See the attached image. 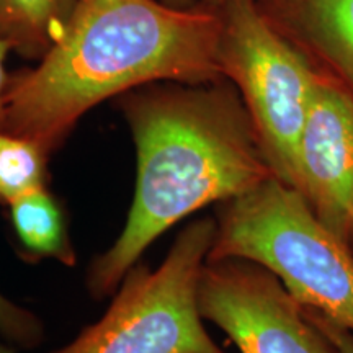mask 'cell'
Returning a JSON list of instances; mask_svg holds the SVG:
<instances>
[{
  "label": "cell",
  "instance_id": "1",
  "mask_svg": "<svg viewBox=\"0 0 353 353\" xmlns=\"http://www.w3.org/2000/svg\"><path fill=\"white\" fill-rule=\"evenodd\" d=\"M117 107L134 143V195L121 232L85 272L94 299L113 296L169 229L272 176L249 112L228 79L148 83L117 97Z\"/></svg>",
  "mask_w": 353,
  "mask_h": 353
},
{
  "label": "cell",
  "instance_id": "2",
  "mask_svg": "<svg viewBox=\"0 0 353 353\" xmlns=\"http://www.w3.org/2000/svg\"><path fill=\"white\" fill-rule=\"evenodd\" d=\"M218 8L162 0H79L61 38L34 68L10 74L0 128L54 154L83 114L154 82L224 79Z\"/></svg>",
  "mask_w": 353,
  "mask_h": 353
},
{
  "label": "cell",
  "instance_id": "3",
  "mask_svg": "<svg viewBox=\"0 0 353 353\" xmlns=\"http://www.w3.org/2000/svg\"><path fill=\"white\" fill-rule=\"evenodd\" d=\"M208 259H245L270 270L303 306L353 334V252L296 188L268 176L214 206Z\"/></svg>",
  "mask_w": 353,
  "mask_h": 353
},
{
  "label": "cell",
  "instance_id": "4",
  "mask_svg": "<svg viewBox=\"0 0 353 353\" xmlns=\"http://www.w3.org/2000/svg\"><path fill=\"white\" fill-rule=\"evenodd\" d=\"M214 232L213 214L185 224L157 268L136 263L105 314L46 353H226L208 334L198 306Z\"/></svg>",
  "mask_w": 353,
  "mask_h": 353
},
{
  "label": "cell",
  "instance_id": "5",
  "mask_svg": "<svg viewBox=\"0 0 353 353\" xmlns=\"http://www.w3.org/2000/svg\"><path fill=\"white\" fill-rule=\"evenodd\" d=\"M218 12L221 74L239 92L272 175L299 192V139L319 72L257 0H228Z\"/></svg>",
  "mask_w": 353,
  "mask_h": 353
},
{
  "label": "cell",
  "instance_id": "6",
  "mask_svg": "<svg viewBox=\"0 0 353 353\" xmlns=\"http://www.w3.org/2000/svg\"><path fill=\"white\" fill-rule=\"evenodd\" d=\"M198 306L241 353H335L306 307L252 260L208 259Z\"/></svg>",
  "mask_w": 353,
  "mask_h": 353
},
{
  "label": "cell",
  "instance_id": "7",
  "mask_svg": "<svg viewBox=\"0 0 353 353\" xmlns=\"http://www.w3.org/2000/svg\"><path fill=\"white\" fill-rule=\"evenodd\" d=\"M299 193L348 244L353 231V99L317 76L298 148Z\"/></svg>",
  "mask_w": 353,
  "mask_h": 353
},
{
  "label": "cell",
  "instance_id": "8",
  "mask_svg": "<svg viewBox=\"0 0 353 353\" xmlns=\"http://www.w3.org/2000/svg\"><path fill=\"white\" fill-rule=\"evenodd\" d=\"M265 19L353 99V0H257Z\"/></svg>",
  "mask_w": 353,
  "mask_h": 353
},
{
  "label": "cell",
  "instance_id": "9",
  "mask_svg": "<svg viewBox=\"0 0 353 353\" xmlns=\"http://www.w3.org/2000/svg\"><path fill=\"white\" fill-rule=\"evenodd\" d=\"M13 237L28 262L56 260L76 267L77 252L70 239L63 203L50 187L33 190L7 206Z\"/></svg>",
  "mask_w": 353,
  "mask_h": 353
},
{
  "label": "cell",
  "instance_id": "10",
  "mask_svg": "<svg viewBox=\"0 0 353 353\" xmlns=\"http://www.w3.org/2000/svg\"><path fill=\"white\" fill-rule=\"evenodd\" d=\"M79 0H0V38L25 59H37L68 28Z\"/></svg>",
  "mask_w": 353,
  "mask_h": 353
},
{
  "label": "cell",
  "instance_id": "11",
  "mask_svg": "<svg viewBox=\"0 0 353 353\" xmlns=\"http://www.w3.org/2000/svg\"><path fill=\"white\" fill-rule=\"evenodd\" d=\"M51 154L37 141L0 128V205L50 187Z\"/></svg>",
  "mask_w": 353,
  "mask_h": 353
},
{
  "label": "cell",
  "instance_id": "12",
  "mask_svg": "<svg viewBox=\"0 0 353 353\" xmlns=\"http://www.w3.org/2000/svg\"><path fill=\"white\" fill-rule=\"evenodd\" d=\"M0 337L19 350H34L46 339V327L37 312L0 293Z\"/></svg>",
  "mask_w": 353,
  "mask_h": 353
},
{
  "label": "cell",
  "instance_id": "13",
  "mask_svg": "<svg viewBox=\"0 0 353 353\" xmlns=\"http://www.w3.org/2000/svg\"><path fill=\"white\" fill-rule=\"evenodd\" d=\"M306 311L312 322L319 327L321 332L327 337V341L334 347L335 353H353V334L350 330L341 327L334 321L327 319V317L319 314V312L312 311V309L306 307Z\"/></svg>",
  "mask_w": 353,
  "mask_h": 353
},
{
  "label": "cell",
  "instance_id": "14",
  "mask_svg": "<svg viewBox=\"0 0 353 353\" xmlns=\"http://www.w3.org/2000/svg\"><path fill=\"white\" fill-rule=\"evenodd\" d=\"M10 51H12L10 44H8L6 39L0 38V125H2L3 110H6L7 88H8V82H10V74H8L6 69V59Z\"/></svg>",
  "mask_w": 353,
  "mask_h": 353
},
{
  "label": "cell",
  "instance_id": "15",
  "mask_svg": "<svg viewBox=\"0 0 353 353\" xmlns=\"http://www.w3.org/2000/svg\"><path fill=\"white\" fill-rule=\"evenodd\" d=\"M162 2L175 8H192L198 6V0H162Z\"/></svg>",
  "mask_w": 353,
  "mask_h": 353
},
{
  "label": "cell",
  "instance_id": "16",
  "mask_svg": "<svg viewBox=\"0 0 353 353\" xmlns=\"http://www.w3.org/2000/svg\"><path fill=\"white\" fill-rule=\"evenodd\" d=\"M19 352V348L13 347L12 343H8L7 341H3L2 337H0V353H17Z\"/></svg>",
  "mask_w": 353,
  "mask_h": 353
},
{
  "label": "cell",
  "instance_id": "17",
  "mask_svg": "<svg viewBox=\"0 0 353 353\" xmlns=\"http://www.w3.org/2000/svg\"><path fill=\"white\" fill-rule=\"evenodd\" d=\"M224 2H228V0H198V3H201V6L210 7V8H219Z\"/></svg>",
  "mask_w": 353,
  "mask_h": 353
},
{
  "label": "cell",
  "instance_id": "18",
  "mask_svg": "<svg viewBox=\"0 0 353 353\" xmlns=\"http://www.w3.org/2000/svg\"><path fill=\"white\" fill-rule=\"evenodd\" d=\"M348 245H350L352 252H353V231H352V236H350V241H348Z\"/></svg>",
  "mask_w": 353,
  "mask_h": 353
}]
</instances>
